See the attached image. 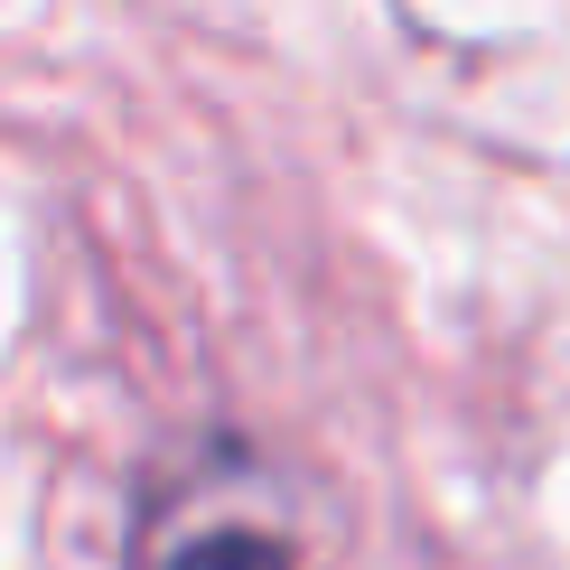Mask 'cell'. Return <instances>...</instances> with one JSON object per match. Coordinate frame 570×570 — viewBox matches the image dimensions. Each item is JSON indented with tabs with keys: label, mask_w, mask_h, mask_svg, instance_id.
<instances>
[{
	"label": "cell",
	"mask_w": 570,
	"mask_h": 570,
	"mask_svg": "<svg viewBox=\"0 0 570 570\" xmlns=\"http://www.w3.org/2000/svg\"><path fill=\"white\" fill-rule=\"evenodd\" d=\"M140 570H299V524L253 459H206L159 495Z\"/></svg>",
	"instance_id": "1"
}]
</instances>
